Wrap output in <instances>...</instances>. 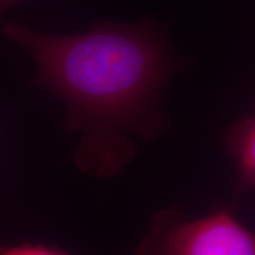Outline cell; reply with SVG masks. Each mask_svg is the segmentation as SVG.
I'll use <instances>...</instances> for the list:
<instances>
[{
  "instance_id": "6da1fadb",
  "label": "cell",
  "mask_w": 255,
  "mask_h": 255,
  "mask_svg": "<svg viewBox=\"0 0 255 255\" xmlns=\"http://www.w3.org/2000/svg\"><path fill=\"white\" fill-rule=\"evenodd\" d=\"M4 34L37 63L34 84L65 104L64 126L82 135L73 158L82 173L109 178L135 154L130 135L150 136L173 62L148 25L98 23L76 36H52L7 21Z\"/></svg>"
},
{
  "instance_id": "7a4b0ae2",
  "label": "cell",
  "mask_w": 255,
  "mask_h": 255,
  "mask_svg": "<svg viewBox=\"0 0 255 255\" xmlns=\"http://www.w3.org/2000/svg\"><path fill=\"white\" fill-rule=\"evenodd\" d=\"M135 255H255V233L226 209L187 220L167 208L155 215Z\"/></svg>"
},
{
  "instance_id": "3957f363",
  "label": "cell",
  "mask_w": 255,
  "mask_h": 255,
  "mask_svg": "<svg viewBox=\"0 0 255 255\" xmlns=\"http://www.w3.org/2000/svg\"><path fill=\"white\" fill-rule=\"evenodd\" d=\"M229 145L238 159L239 189L255 188V116L239 124Z\"/></svg>"
},
{
  "instance_id": "277c9868",
  "label": "cell",
  "mask_w": 255,
  "mask_h": 255,
  "mask_svg": "<svg viewBox=\"0 0 255 255\" xmlns=\"http://www.w3.org/2000/svg\"><path fill=\"white\" fill-rule=\"evenodd\" d=\"M0 255H72L57 247L45 245L24 244L13 246H0Z\"/></svg>"
},
{
  "instance_id": "5b68a950",
  "label": "cell",
  "mask_w": 255,
  "mask_h": 255,
  "mask_svg": "<svg viewBox=\"0 0 255 255\" xmlns=\"http://www.w3.org/2000/svg\"><path fill=\"white\" fill-rule=\"evenodd\" d=\"M19 0H0V15H1L6 9L17 4Z\"/></svg>"
}]
</instances>
